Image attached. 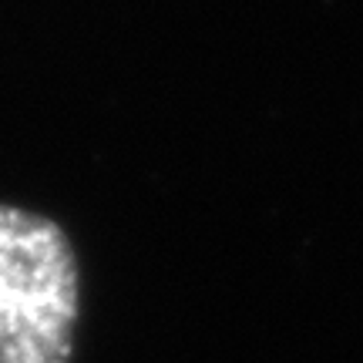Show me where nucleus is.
<instances>
[{
  "mask_svg": "<svg viewBox=\"0 0 363 363\" xmlns=\"http://www.w3.org/2000/svg\"><path fill=\"white\" fill-rule=\"evenodd\" d=\"M81 272L65 229L0 202V363H71Z\"/></svg>",
  "mask_w": 363,
  "mask_h": 363,
  "instance_id": "obj_1",
  "label": "nucleus"
}]
</instances>
